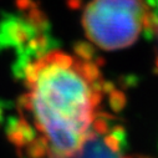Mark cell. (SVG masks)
<instances>
[{
  "label": "cell",
  "mask_w": 158,
  "mask_h": 158,
  "mask_svg": "<svg viewBox=\"0 0 158 158\" xmlns=\"http://www.w3.org/2000/svg\"><path fill=\"white\" fill-rule=\"evenodd\" d=\"M19 143L32 157L67 158L102 120L105 82L89 57L49 51L25 69Z\"/></svg>",
  "instance_id": "6da1fadb"
},
{
  "label": "cell",
  "mask_w": 158,
  "mask_h": 158,
  "mask_svg": "<svg viewBox=\"0 0 158 158\" xmlns=\"http://www.w3.org/2000/svg\"><path fill=\"white\" fill-rule=\"evenodd\" d=\"M152 25L147 0H91L82 13L86 36L103 50L131 46Z\"/></svg>",
  "instance_id": "7a4b0ae2"
},
{
  "label": "cell",
  "mask_w": 158,
  "mask_h": 158,
  "mask_svg": "<svg viewBox=\"0 0 158 158\" xmlns=\"http://www.w3.org/2000/svg\"><path fill=\"white\" fill-rule=\"evenodd\" d=\"M122 139V133L112 130L108 122L102 118L86 143L67 158H130L125 153Z\"/></svg>",
  "instance_id": "3957f363"
}]
</instances>
